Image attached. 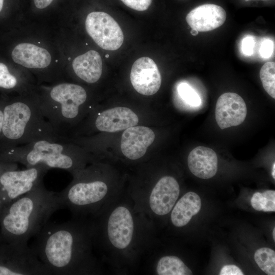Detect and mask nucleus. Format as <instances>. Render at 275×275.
Segmentation results:
<instances>
[{"mask_svg": "<svg viewBox=\"0 0 275 275\" xmlns=\"http://www.w3.org/2000/svg\"><path fill=\"white\" fill-rule=\"evenodd\" d=\"M90 217L95 251L105 268L115 274L137 272L156 240V228L135 210L127 190Z\"/></svg>", "mask_w": 275, "mask_h": 275, "instance_id": "1", "label": "nucleus"}, {"mask_svg": "<svg viewBox=\"0 0 275 275\" xmlns=\"http://www.w3.org/2000/svg\"><path fill=\"white\" fill-rule=\"evenodd\" d=\"M94 234L90 216H73L64 223H46L32 249L52 274H102L106 268L95 251Z\"/></svg>", "mask_w": 275, "mask_h": 275, "instance_id": "2", "label": "nucleus"}, {"mask_svg": "<svg viewBox=\"0 0 275 275\" xmlns=\"http://www.w3.org/2000/svg\"><path fill=\"white\" fill-rule=\"evenodd\" d=\"M61 208L58 193L48 190L42 182L10 204L2 220L4 233L11 242L27 243Z\"/></svg>", "mask_w": 275, "mask_h": 275, "instance_id": "3", "label": "nucleus"}, {"mask_svg": "<svg viewBox=\"0 0 275 275\" xmlns=\"http://www.w3.org/2000/svg\"><path fill=\"white\" fill-rule=\"evenodd\" d=\"M102 170L93 165L72 172V181L58 193L63 207L68 208L73 216L96 214L124 190L121 183L108 181Z\"/></svg>", "mask_w": 275, "mask_h": 275, "instance_id": "4", "label": "nucleus"}, {"mask_svg": "<svg viewBox=\"0 0 275 275\" xmlns=\"http://www.w3.org/2000/svg\"><path fill=\"white\" fill-rule=\"evenodd\" d=\"M3 113L1 134L12 147L42 139L66 141L54 131L44 117L37 98L14 100L5 105Z\"/></svg>", "mask_w": 275, "mask_h": 275, "instance_id": "5", "label": "nucleus"}, {"mask_svg": "<svg viewBox=\"0 0 275 275\" xmlns=\"http://www.w3.org/2000/svg\"><path fill=\"white\" fill-rule=\"evenodd\" d=\"M5 157L26 168L43 164L49 169H61L70 173L83 169L87 161L85 155L67 140L42 139L10 147Z\"/></svg>", "mask_w": 275, "mask_h": 275, "instance_id": "6", "label": "nucleus"}, {"mask_svg": "<svg viewBox=\"0 0 275 275\" xmlns=\"http://www.w3.org/2000/svg\"><path fill=\"white\" fill-rule=\"evenodd\" d=\"M46 92L37 98L40 110L58 135L68 138L82 115L87 93L82 87L67 82L57 84Z\"/></svg>", "mask_w": 275, "mask_h": 275, "instance_id": "7", "label": "nucleus"}, {"mask_svg": "<svg viewBox=\"0 0 275 275\" xmlns=\"http://www.w3.org/2000/svg\"><path fill=\"white\" fill-rule=\"evenodd\" d=\"M126 190L135 210L156 227L157 222L168 216L179 199L180 187L175 177L166 175L155 182H136Z\"/></svg>", "mask_w": 275, "mask_h": 275, "instance_id": "8", "label": "nucleus"}, {"mask_svg": "<svg viewBox=\"0 0 275 275\" xmlns=\"http://www.w3.org/2000/svg\"><path fill=\"white\" fill-rule=\"evenodd\" d=\"M50 169L43 164L22 170H10L0 176V190L5 201H14L33 190L41 182Z\"/></svg>", "mask_w": 275, "mask_h": 275, "instance_id": "9", "label": "nucleus"}, {"mask_svg": "<svg viewBox=\"0 0 275 275\" xmlns=\"http://www.w3.org/2000/svg\"><path fill=\"white\" fill-rule=\"evenodd\" d=\"M87 33L101 48L116 50L122 45L124 40L123 32L116 20L103 12H92L86 20Z\"/></svg>", "mask_w": 275, "mask_h": 275, "instance_id": "10", "label": "nucleus"}, {"mask_svg": "<svg viewBox=\"0 0 275 275\" xmlns=\"http://www.w3.org/2000/svg\"><path fill=\"white\" fill-rule=\"evenodd\" d=\"M133 88L140 94L150 96L159 90L161 77L157 66L148 57H142L133 64L130 75Z\"/></svg>", "mask_w": 275, "mask_h": 275, "instance_id": "11", "label": "nucleus"}, {"mask_svg": "<svg viewBox=\"0 0 275 275\" xmlns=\"http://www.w3.org/2000/svg\"><path fill=\"white\" fill-rule=\"evenodd\" d=\"M246 114V104L238 94L227 92L218 98L215 106V120L221 129L241 124Z\"/></svg>", "mask_w": 275, "mask_h": 275, "instance_id": "12", "label": "nucleus"}, {"mask_svg": "<svg viewBox=\"0 0 275 275\" xmlns=\"http://www.w3.org/2000/svg\"><path fill=\"white\" fill-rule=\"evenodd\" d=\"M155 134L150 128L133 126L125 129L121 140V150L125 157L136 160L143 157L154 142Z\"/></svg>", "mask_w": 275, "mask_h": 275, "instance_id": "13", "label": "nucleus"}, {"mask_svg": "<svg viewBox=\"0 0 275 275\" xmlns=\"http://www.w3.org/2000/svg\"><path fill=\"white\" fill-rule=\"evenodd\" d=\"M226 12L221 6L211 4L196 7L186 15V20L191 29L198 32L213 30L225 22Z\"/></svg>", "mask_w": 275, "mask_h": 275, "instance_id": "14", "label": "nucleus"}, {"mask_svg": "<svg viewBox=\"0 0 275 275\" xmlns=\"http://www.w3.org/2000/svg\"><path fill=\"white\" fill-rule=\"evenodd\" d=\"M138 116L130 108L116 107L106 109L96 116L94 126L98 130L115 132L136 125Z\"/></svg>", "mask_w": 275, "mask_h": 275, "instance_id": "15", "label": "nucleus"}, {"mask_svg": "<svg viewBox=\"0 0 275 275\" xmlns=\"http://www.w3.org/2000/svg\"><path fill=\"white\" fill-rule=\"evenodd\" d=\"M187 165L191 173L201 179L213 177L217 170V157L211 148L198 146L189 153Z\"/></svg>", "mask_w": 275, "mask_h": 275, "instance_id": "16", "label": "nucleus"}, {"mask_svg": "<svg viewBox=\"0 0 275 275\" xmlns=\"http://www.w3.org/2000/svg\"><path fill=\"white\" fill-rule=\"evenodd\" d=\"M11 56L16 63L28 68H45L50 65L51 60L46 49L28 43L16 45Z\"/></svg>", "mask_w": 275, "mask_h": 275, "instance_id": "17", "label": "nucleus"}, {"mask_svg": "<svg viewBox=\"0 0 275 275\" xmlns=\"http://www.w3.org/2000/svg\"><path fill=\"white\" fill-rule=\"evenodd\" d=\"M201 200L199 196L193 191H188L178 199L171 211L170 221L176 228L186 226L193 217L200 210Z\"/></svg>", "mask_w": 275, "mask_h": 275, "instance_id": "18", "label": "nucleus"}, {"mask_svg": "<svg viewBox=\"0 0 275 275\" xmlns=\"http://www.w3.org/2000/svg\"><path fill=\"white\" fill-rule=\"evenodd\" d=\"M72 68L75 74L81 79L88 84L95 83L102 74L101 56L96 51H88L74 59Z\"/></svg>", "mask_w": 275, "mask_h": 275, "instance_id": "19", "label": "nucleus"}, {"mask_svg": "<svg viewBox=\"0 0 275 275\" xmlns=\"http://www.w3.org/2000/svg\"><path fill=\"white\" fill-rule=\"evenodd\" d=\"M252 207L257 211L264 212L275 211V191L266 190L256 192L251 198Z\"/></svg>", "mask_w": 275, "mask_h": 275, "instance_id": "20", "label": "nucleus"}, {"mask_svg": "<svg viewBox=\"0 0 275 275\" xmlns=\"http://www.w3.org/2000/svg\"><path fill=\"white\" fill-rule=\"evenodd\" d=\"M254 259L259 268L268 275L275 274V252L268 248L258 249L254 254Z\"/></svg>", "mask_w": 275, "mask_h": 275, "instance_id": "21", "label": "nucleus"}, {"mask_svg": "<svg viewBox=\"0 0 275 275\" xmlns=\"http://www.w3.org/2000/svg\"><path fill=\"white\" fill-rule=\"evenodd\" d=\"M260 77L263 88L267 94L275 98V64L273 62L265 63L260 71Z\"/></svg>", "mask_w": 275, "mask_h": 275, "instance_id": "22", "label": "nucleus"}, {"mask_svg": "<svg viewBox=\"0 0 275 275\" xmlns=\"http://www.w3.org/2000/svg\"><path fill=\"white\" fill-rule=\"evenodd\" d=\"M178 92L180 97L189 105L198 106L201 104L200 96L187 84H180L178 87Z\"/></svg>", "mask_w": 275, "mask_h": 275, "instance_id": "23", "label": "nucleus"}, {"mask_svg": "<svg viewBox=\"0 0 275 275\" xmlns=\"http://www.w3.org/2000/svg\"><path fill=\"white\" fill-rule=\"evenodd\" d=\"M19 84L18 79L12 74L7 66L0 63V88L5 89L15 88Z\"/></svg>", "mask_w": 275, "mask_h": 275, "instance_id": "24", "label": "nucleus"}, {"mask_svg": "<svg viewBox=\"0 0 275 275\" xmlns=\"http://www.w3.org/2000/svg\"><path fill=\"white\" fill-rule=\"evenodd\" d=\"M126 6L133 10L143 11L147 10L152 0H121Z\"/></svg>", "mask_w": 275, "mask_h": 275, "instance_id": "25", "label": "nucleus"}, {"mask_svg": "<svg viewBox=\"0 0 275 275\" xmlns=\"http://www.w3.org/2000/svg\"><path fill=\"white\" fill-rule=\"evenodd\" d=\"M255 42L252 36H248L244 38L242 41L241 49L244 54L246 56H251L253 53V50Z\"/></svg>", "mask_w": 275, "mask_h": 275, "instance_id": "26", "label": "nucleus"}, {"mask_svg": "<svg viewBox=\"0 0 275 275\" xmlns=\"http://www.w3.org/2000/svg\"><path fill=\"white\" fill-rule=\"evenodd\" d=\"M273 43L270 40H265L262 42L260 48V53L263 58H269L272 53Z\"/></svg>", "mask_w": 275, "mask_h": 275, "instance_id": "27", "label": "nucleus"}, {"mask_svg": "<svg viewBox=\"0 0 275 275\" xmlns=\"http://www.w3.org/2000/svg\"><path fill=\"white\" fill-rule=\"evenodd\" d=\"M220 275H243V273L240 268L235 265H226L221 269Z\"/></svg>", "mask_w": 275, "mask_h": 275, "instance_id": "28", "label": "nucleus"}, {"mask_svg": "<svg viewBox=\"0 0 275 275\" xmlns=\"http://www.w3.org/2000/svg\"><path fill=\"white\" fill-rule=\"evenodd\" d=\"M53 0H34L36 7L39 9H44L48 6Z\"/></svg>", "mask_w": 275, "mask_h": 275, "instance_id": "29", "label": "nucleus"}, {"mask_svg": "<svg viewBox=\"0 0 275 275\" xmlns=\"http://www.w3.org/2000/svg\"><path fill=\"white\" fill-rule=\"evenodd\" d=\"M3 117H4L3 109L0 108V134L1 133L2 129Z\"/></svg>", "mask_w": 275, "mask_h": 275, "instance_id": "30", "label": "nucleus"}, {"mask_svg": "<svg viewBox=\"0 0 275 275\" xmlns=\"http://www.w3.org/2000/svg\"><path fill=\"white\" fill-rule=\"evenodd\" d=\"M272 176L273 178L275 179V163L274 162L272 166Z\"/></svg>", "mask_w": 275, "mask_h": 275, "instance_id": "31", "label": "nucleus"}, {"mask_svg": "<svg viewBox=\"0 0 275 275\" xmlns=\"http://www.w3.org/2000/svg\"><path fill=\"white\" fill-rule=\"evenodd\" d=\"M198 33H199V32H198L197 31H196V30H193V29H191V30L190 31V33L191 34V35H193L194 36H196V35H198Z\"/></svg>", "mask_w": 275, "mask_h": 275, "instance_id": "32", "label": "nucleus"}, {"mask_svg": "<svg viewBox=\"0 0 275 275\" xmlns=\"http://www.w3.org/2000/svg\"><path fill=\"white\" fill-rule=\"evenodd\" d=\"M4 3V0H0V12H1L3 8Z\"/></svg>", "mask_w": 275, "mask_h": 275, "instance_id": "33", "label": "nucleus"}, {"mask_svg": "<svg viewBox=\"0 0 275 275\" xmlns=\"http://www.w3.org/2000/svg\"><path fill=\"white\" fill-rule=\"evenodd\" d=\"M272 237L274 241H275V228H273V231H272Z\"/></svg>", "mask_w": 275, "mask_h": 275, "instance_id": "34", "label": "nucleus"}, {"mask_svg": "<svg viewBox=\"0 0 275 275\" xmlns=\"http://www.w3.org/2000/svg\"><path fill=\"white\" fill-rule=\"evenodd\" d=\"M2 174H3V173H2ZM2 174H1V169H0V176L2 175Z\"/></svg>", "mask_w": 275, "mask_h": 275, "instance_id": "35", "label": "nucleus"}, {"mask_svg": "<svg viewBox=\"0 0 275 275\" xmlns=\"http://www.w3.org/2000/svg\"><path fill=\"white\" fill-rule=\"evenodd\" d=\"M108 57V54H107V56H106V57Z\"/></svg>", "mask_w": 275, "mask_h": 275, "instance_id": "36", "label": "nucleus"}, {"mask_svg": "<svg viewBox=\"0 0 275 275\" xmlns=\"http://www.w3.org/2000/svg\"><path fill=\"white\" fill-rule=\"evenodd\" d=\"M245 1L246 2H247V1H250V0H245Z\"/></svg>", "mask_w": 275, "mask_h": 275, "instance_id": "37", "label": "nucleus"}, {"mask_svg": "<svg viewBox=\"0 0 275 275\" xmlns=\"http://www.w3.org/2000/svg\"><path fill=\"white\" fill-rule=\"evenodd\" d=\"M0 210H1V206H0Z\"/></svg>", "mask_w": 275, "mask_h": 275, "instance_id": "38", "label": "nucleus"}]
</instances>
